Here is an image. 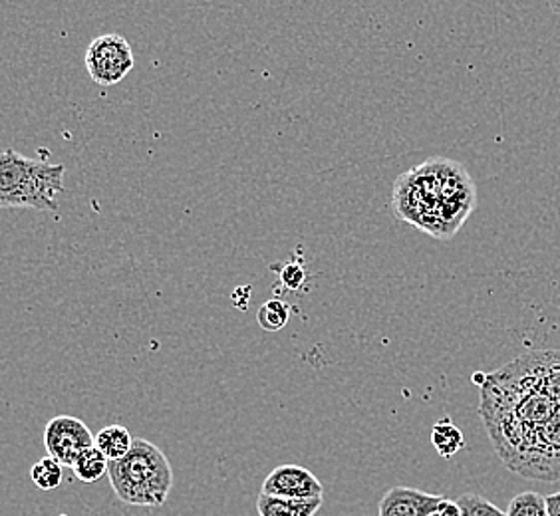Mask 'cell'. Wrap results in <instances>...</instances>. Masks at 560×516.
Here are the masks:
<instances>
[{
    "instance_id": "1",
    "label": "cell",
    "mask_w": 560,
    "mask_h": 516,
    "mask_svg": "<svg viewBox=\"0 0 560 516\" xmlns=\"http://www.w3.org/2000/svg\"><path fill=\"white\" fill-rule=\"evenodd\" d=\"M477 204V189L462 163L431 157L404 172L392 189L399 221L433 238L447 241L462 228Z\"/></svg>"
},
{
    "instance_id": "2",
    "label": "cell",
    "mask_w": 560,
    "mask_h": 516,
    "mask_svg": "<svg viewBox=\"0 0 560 516\" xmlns=\"http://www.w3.org/2000/svg\"><path fill=\"white\" fill-rule=\"evenodd\" d=\"M109 484L121 503L158 508L172 493L173 469L165 453L148 442L133 439L130 453L108 461Z\"/></svg>"
},
{
    "instance_id": "3",
    "label": "cell",
    "mask_w": 560,
    "mask_h": 516,
    "mask_svg": "<svg viewBox=\"0 0 560 516\" xmlns=\"http://www.w3.org/2000/svg\"><path fill=\"white\" fill-rule=\"evenodd\" d=\"M65 165H48L24 157L19 151L0 153V209L58 211L65 194Z\"/></svg>"
},
{
    "instance_id": "4",
    "label": "cell",
    "mask_w": 560,
    "mask_h": 516,
    "mask_svg": "<svg viewBox=\"0 0 560 516\" xmlns=\"http://www.w3.org/2000/svg\"><path fill=\"white\" fill-rule=\"evenodd\" d=\"M86 70L97 86H116L136 64L130 43L121 34H102L88 46Z\"/></svg>"
},
{
    "instance_id": "5",
    "label": "cell",
    "mask_w": 560,
    "mask_h": 516,
    "mask_svg": "<svg viewBox=\"0 0 560 516\" xmlns=\"http://www.w3.org/2000/svg\"><path fill=\"white\" fill-rule=\"evenodd\" d=\"M94 445V435L86 423L72 415H56L46 423L44 447L62 467H72L78 455Z\"/></svg>"
},
{
    "instance_id": "6",
    "label": "cell",
    "mask_w": 560,
    "mask_h": 516,
    "mask_svg": "<svg viewBox=\"0 0 560 516\" xmlns=\"http://www.w3.org/2000/svg\"><path fill=\"white\" fill-rule=\"evenodd\" d=\"M260 493L289 501L323 499L324 486L318 477L301 465H280L265 479Z\"/></svg>"
},
{
    "instance_id": "7",
    "label": "cell",
    "mask_w": 560,
    "mask_h": 516,
    "mask_svg": "<svg viewBox=\"0 0 560 516\" xmlns=\"http://www.w3.org/2000/svg\"><path fill=\"white\" fill-rule=\"evenodd\" d=\"M445 501V496L431 495L411 486H392L380 501L377 516H430Z\"/></svg>"
},
{
    "instance_id": "8",
    "label": "cell",
    "mask_w": 560,
    "mask_h": 516,
    "mask_svg": "<svg viewBox=\"0 0 560 516\" xmlns=\"http://www.w3.org/2000/svg\"><path fill=\"white\" fill-rule=\"evenodd\" d=\"M323 506V499L313 501H289L280 496H270L260 493L257 499L259 516H314Z\"/></svg>"
},
{
    "instance_id": "9",
    "label": "cell",
    "mask_w": 560,
    "mask_h": 516,
    "mask_svg": "<svg viewBox=\"0 0 560 516\" xmlns=\"http://www.w3.org/2000/svg\"><path fill=\"white\" fill-rule=\"evenodd\" d=\"M94 445L104 453L108 461H118L130 453L133 437L124 425H108L94 435Z\"/></svg>"
},
{
    "instance_id": "10",
    "label": "cell",
    "mask_w": 560,
    "mask_h": 516,
    "mask_svg": "<svg viewBox=\"0 0 560 516\" xmlns=\"http://www.w3.org/2000/svg\"><path fill=\"white\" fill-rule=\"evenodd\" d=\"M539 372L540 384L560 408V350L530 352Z\"/></svg>"
},
{
    "instance_id": "11",
    "label": "cell",
    "mask_w": 560,
    "mask_h": 516,
    "mask_svg": "<svg viewBox=\"0 0 560 516\" xmlns=\"http://www.w3.org/2000/svg\"><path fill=\"white\" fill-rule=\"evenodd\" d=\"M431 443L435 452L442 455L443 459H452L465 447V437L462 430L453 423L450 418L438 421L431 430Z\"/></svg>"
},
{
    "instance_id": "12",
    "label": "cell",
    "mask_w": 560,
    "mask_h": 516,
    "mask_svg": "<svg viewBox=\"0 0 560 516\" xmlns=\"http://www.w3.org/2000/svg\"><path fill=\"white\" fill-rule=\"evenodd\" d=\"M70 469L74 471L78 481L86 484L96 483L104 474L108 473V459L104 457V453L97 449L96 445H92V447H88L86 452L78 455V459Z\"/></svg>"
},
{
    "instance_id": "13",
    "label": "cell",
    "mask_w": 560,
    "mask_h": 516,
    "mask_svg": "<svg viewBox=\"0 0 560 516\" xmlns=\"http://www.w3.org/2000/svg\"><path fill=\"white\" fill-rule=\"evenodd\" d=\"M291 318V306L282 298L265 302L257 313V322L265 332H280Z\"/></svg>"
},
{
    "instance_id": "14",
    "label": "cell",
    "mask_w": 560,
    "mask_h": 516,
    "mask_svg": "<svg viewBox=\"0 0 560 516\" xmlns=\"http://www.w3.org/2000/svg\"><path fill=\"white\" fill-rule=\"evenodd\" d=\"M62 477H65L62 465L50 455H46L40 461L34 462L33 469H31V479L40 491H55L62 484Z\"/></svg>"
},
{
    "instance_id": "15",
    "label": "cell",
    "mask_w": 560,
    "mask_h": 516,
    "mask_svg": "<svg viewBox=\"0 0 560 516\" xmlns=\"http://www.w3.org/2000/svg\"><path fill=\"white\" fill-rule=\"evenodd\" d=\"M506 516H549L547 501L535 491L521 493L511 501Z\"/></svg>"
},
{
    "instance_id": "16",
    "label": "cell",
    "mask_w": 560,
    "mask_h": 516,
    "mask_svg": "<svg viewBox=\"0 0 560 516\" xmlns=\"http://www.w3.org/2000/svg\"><path fill=\"white\" fill-rule=\"evenodd\" d=\"M462 508V516H506L499 506L487 501L486 496L465 493L455 501Z\"/></svg>"
},
{
    "instance_id": "17",
    "label": "cell",
    "mask_w": 560,
    "mask_h": 516,
    "mask_svg": "<svg viewBox=\"0 0 560 516\" xmlns=\"http://www.w3.org/2000/svg\"><path fill=\"white\" fill-rule=\"evenodd\" d=\"M280 284L284 291H301L306 280V270L302 267L301 262H287L282 269L279 270Z\"/></svg>"
},
{
    "instance_id": "18",
    "label": "cell",
    "mask_w": 560,
    "mask_h": 516,
    "mask_svg": "<svg viewBox=\"0 0 560 516\" xmlns=\"http://www.w3.org/2000/svg\"><path fill=\"white\" fill-rule=\"evenodd\" d=\"M248 301H250V286H238L233 294V304L237 306L238 310H245Z\"/></svg>"
},
{
    "instance_id": "19",
    "label": "cell",
    "mask_w": 560,
    "mask_h": 516,
    "mask_svg": "<svg viewBox=\"0 0 560 516\" xmlns=\"http://www.w3.org/2000/svg\"><path fill=\"white\" fill-rule=\"evenodd\" d=\"M545 501H547V513H549V516H560V493L545 496Z\"/></svg>"
},
{
    "instance_id": "20",
    "label": "cell",
    "mask_w": 560,
    "mask_h": 516,
    "mask_svg": "<svg viewBox=\"0 0 560 516\" xmlns=\"http://www.w3.org/2000/svg\"><path fill=\"white\" fill-rule=\"evenodd\" d=\"M550 11L560 16V0H549Z\"/></svg>"
},
{
    "instance_id": "21",
    "label": "cell",
    "mask_w": 560,
    "mask_h": 516,
    "mask_svg": "<svg viewBox=\"0 0 560 516\" xmlns=\"http://www.w3.org/2000/svg\"><path fill=\"white\" fill-rule=\"evenodd\" d=\"M58 516H68V515H58Z\"/></svg>"
}]
</instances>
